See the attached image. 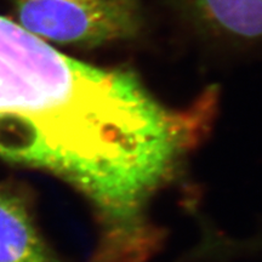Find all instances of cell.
Instances as JSON below:
<instances>
[{"instance_id":"1","label":"cell","mask_w":262,"mask_h":262,"mask_svg":"<svg viewBox=\"0 0 262 262\" xmlns=\"http://www.w3.org/2000/svg\"><path fill=\"white\" fill-rule=\"evenodd\" d=\"M18 25L47 41L98 47L140 31L136 0H15Z\"/></svg>"},{"instance_id":"2","label":"cell","mask_w":262,"mask_h":262,"mask_svg":"<svg viewBox=\"0 0 262 262\" xmlns=\"http://www.w3.org/2000/svg\"><path fill=\"white\" fill-rule=\"evenodd\" d=\"M0 262H60L21 196L0 186Z\"/></svg>"},{"instance_id":"3","label":"cell","mask_w":262,"mask_h":262,"mask_svg":"<svg viewBox=\"0 0 262 262\" xmlns=\"http://www.w3.org/2000/svg\"><path fill=\"white\" fill-rule=\"evenodd\" d=\"M196 25L234 41L262 39V0H180Z\"/></svg>"}]
</instances>
